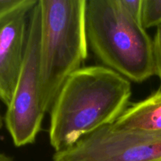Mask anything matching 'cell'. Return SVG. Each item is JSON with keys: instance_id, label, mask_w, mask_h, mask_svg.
<instances>
[{"instance_id": "cell-6", "label": "cell", "mask_w": 161, "mask_h": 161, "mask_svg": "<svg viewBox=\"0 0 161 161\" xmlns=\"http://www.w3.org/2000/svg\"><path fill=\"white\" fill-rule=\"evenodd\" d=\"M37 0L0 20V101L6 107L14 96L24 61L29 15Z\"/></svg>"}, {"instance_id": "cell-4", "label": "cell", "mask_w": 161, "mask_h": 161, "mask_svg": "<svg viewBox=\"0 0 161 161\" xmlns=\"http://www.w3.org/2000/svg\"><path fill=\"white\" fill-rule=\"evenodd\" d=\"M40 39L39 0L30 12L23 64L4 117L5 125L16 147L35 142L45 115L40 105Z\"/></svg>"}, {"instance_id": "cell-9", "label": "cell", "mask_w": 161, "mask_h": 161, "mask_svg": "<svg viewBox=\"0 0 161 161\" xmlns=\"http://www.w3.org/2000/svg\"><path fill=\"white\" fill-rule=\"evenodd\" d=\"M118 1L123 9L131 18L141 24L142 0H118Z\"/></svg>"}, {"instance_id": "cell-2", "label": "cell", "mask_w": 161, "mask_h": 161, "mask_svg": "<svg viewBox=\"0 0 161 161\" xmlns=\"http://www.w3.org/2000/svg\"><path fill=\"white\" fill-rule=\"evenodd\" d=\"M85 20L88 46L104 66L135 83L156 75L153 41L118 0H87Z\"/></svg>"}, {"instance_id": "cell-8", "label": "cell", "mask_w": 161, "mask_h": 161, "mask_svg": "<svg viewBox=\"0 0 161 161\" xmlns=\"http://www.w3.org/2000/svg\"><path fill=\"white\" fill-rule=\"evenodd\" d=\"M141 24L146 30L161 26V0H142Z\"/></svg>"}, {"instance_id": "cell-12", "label": "cell", "mask_w": 161, "mask_h": 161, "mask_svg": "<svg viewBox=\"0 0 161 161\" xmlns=\"http://www.w3.org/2000/svg\"><path fill=\"white\" fill-rule=\"evenodd\" d=\"M0 161H14V160L6 154L0 153Z\"/></svg>"}, {"instance_id": "cell-10", "label": "cell", "mask_w": 161, "mask_h": 161, "mask_svg": "<svg viewBox=\"0 0 161 161\" xmlns=\"http://www.w3.org/2000/svg\"><path fill=\"white\" fill-rule=\"evenodd\" d=\"M29 0H0V20L26 5Z\"/></svg>"}, {"instance_id": "cell-5", "label": "cell", "mask_w": 161, "mask_h": 161, "mask_svg": "<svg viewBox=\"0 0 161 161\" xmlns=\"http://www.w3.org/2000/svg\"><path fill=\"white\" fill-rule=\"evenodd\" d=\"M53 161H161V134L120 130L110 124L55 153Z\"/></svg>"}, {"instance_id": "cell-11", "label": "cell", "mask_w": 161, "mask_h": 161, "mask_svg": "<svg viewBox=\"0 0 161 161\" xmlns=\"http://www.w3.org/2000/svg\"><path fill=\"white\" fill-rule=\"evenodd\" d=\"M153 53L156 75L161 80V26L157 28L153 39Z\"/></svg>"}, {"instance_id": "cell-3", "label": "cell", "mask_w": 161, "mask_h": 161, "mask_svg": "<svg viewBox=\"0 0 161 161\" xmlns=\"http://www.w3.org/2000/svg\"><path fill=\"white\" fill-rule=\"evenodd\" d=\"M41 6L40 105L44 113L67 79L88 55L86 0H39Z\"/></svg>"}, {"instance_id": "cell-7", "label": "cell", "mask_w": 161, "mask_h": 161, "mask_svg": "<svg viewBox=\"0 0 161 161\" xmlns=\"http://www.w3.org/2000/svg\"><path fill=\"white\" fill-rule=\"evenodd\" d=\"M113 125L120 130L161 134V89L126 108Z\"/></svg>"}, {"instance_id": "cell-13", "label": "cell", "mask_w": 161, "mask_h": 161, "mask_svg": "<svg viewBox=\"0 0 161 161\" xmlns=\"http://www.w3.org/2000/svg\"><path fill=\"white\" fill-rule=\"evenodd\" d=\"M3 120H4V119H3V116H2L1 113H0V130H1L2 127H3Z\"/></svg>"}, {"instance_id": "cell-1", "label": "cell", "mask_w": 161, "mask_h": 161, "mask_svg": "<svg viewBox=\"0 0 161 161\" xmlns=\"http://www.w3.org/2000/svg\"><path fill=\"white\" fill-rule=\"evenodd\" d=\"M131 93L130 81L105 66L77 70L64 82L50 108V146L60 152L114 124Z\"/></svg>"}]
</instances>
